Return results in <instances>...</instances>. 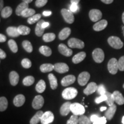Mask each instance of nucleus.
Listing matches in <instances>:
<instances>
[{"instance_id":"obj_49","label":"nucleus","mask_w":124,"mask_h":124,"mask_svg":"<svg viewBox=\"0 0 124 124\" xmlns=\"http://www.w3.org/2000/svg\"><path fill=\"white\" fill-rule=\"evenodd\" d=\"M106 118L105 117H100L98 120L93 122V124H106Z\"/></svg>"},{"instance_id":"obj_53","label":"nucleus","mask_w":124,"mask_h":124,"mask_svg":"<svg viewBox=\"0 0 124 124\" xmlns=\"http://www.w3.org/2000/svg\"><path fill=\"white\" fill-rule=\"evenodd\" d=\"M7 40V38L6 36L2 34H0V42L4 43Z\"/></svg>"},{"instance_id":"obj_36","label":"nucleus","mask_w":124,"mask_h":124,"mask_svg":"<svg viewBox=\"0 0 124 124\" xmlns=\"http://www.w3.org/2000/svg\"><path fill=\"white\" fill-rule=\"evenodd\" d=\"M35 82V78L32 76H28L24 78L23 80V83L24 86H30L32 85Z\"/></svg>"},{"instance_id":"obj_48","label":"nucleus","mask_w":124,"mask_h":124,"mask_svg":"<svg viewBox=\"0 0 124 124\" xmlns=\"http://www.w3.org/2000/svg\"><path fill=\"white\" fill-rule=\"evenodd\" d=\"M48 2V0H36L35 5L38 8H41L44 7Z\"/></svg>"},{"instance_id":"obj_56","label":"nucleus","mask_w":124,"mask_h":124,"mask_svg":"<svg viewBox=\"0 0 124 124\" xmlns=\"http://www.w3.org/2000/svg\"><path fill=\"white\" fill-rule=\"evenodd\" d=\"M49 25V23H47V22H44L42 24V27L43 28H46L47 27H48V26Z\"/></svg>"},{"instance_id":"obj_6","label":"nucleus","mask_w":124,"mask_h":124,"mask_svg":"<svg viewBox=\"0 0 124 124\" xmlns=\"http://www.w3.org/2000/svg\"><path fill=\"white\" fill-rule=\"evenodd\" d=\"M108 72L111 74L114 75L117 73L118 70V61L116 58H111L108 62Z\"/></svg>"},{"instance_id":"obj_17","label":"nucleus","mask_w":124,"mask_h":124,"mask_svg":"<svg viewBox=\"0 0 124 124\" xmlns=\"http://www.w3.org/2000/svg\"><path fill=\"white\" fill-rule=\"evenodd\" d=\"M71 105L70 102H66L62 105L60 109V113L62 116H66L69 114L71 111Z\"/></svg>"},{"instance_id":"obj_40","label":"nucleus","mask_w":124,"mask_h":124,"mask_svg":"<svg viewBox=\"0 0 124 124\" xmlns=\"http://www.w3.org/2000/svg\"><path fill=\"white\" fill-rule=\"evenodd\" d=\"M8 46L13 53H16L18 51V46L17 43L14 40H9L8 41Z\"/></svg>"},{"instance_id":"obj_32","label":"nucleus","mask_w":124,"mask_h":124,"mask_svg":"<svg viewBox=\"0 0 124 124\" xmlns=\"http://www.w3.org/2000/svg\"><path fill=\"white\" fill-rule=\"evenodd\" d=\"M39 51L42 55H44L45 56H49L52 54V50L49 46H43L39 48Z\"/></svg>"},{"instance_id":"obj_58","label":"nucleus","mask_w":124,"mask_h":124,"mask_svg":"<svg viewBox=\"0 0 124 124\" xmlns=\"http://www.w3.org/2000/svg\"><path fill=\"white\" fill-rule=\"evenodd\" d=\"M80 0H71V4H78V3L79 2Z\"/></svg>"},{"instance_id":"obj_13","label":"nucleus","mask_w":124,"mask_h":124,"mask_svg":"<svg viewBox=\"0 0 124 124\" xmlns=\"http://www.w3.org/2000/svg\"><path fill=\"white\" fill-rule=\"evenodd\" d=\"M58 50L62 55L67 57L71 56L72 54V49H70L64 44H60L59 45Z\"/></svg>"},{"instance_id":"obj_15","label":"nucleus","mask_w":124,"mask_h":124,"mask_svg":"<svg viewBox=\"0 0 124 124\" xmlns=\"http://www.w3.org/2000/svg\"><path fill=\"white\" fill-rule=\"evenodd\" d=\"M76 80L75 77L73 75H69L63 78L61 81V84L63 86H68L73 84Z\"/></svg>"},{"instance_id":"obj_43","label":"nucleus","mask_w":124,"mask_h":124,"mask_svg":"<svg viewBox=\"0 0 124 124\" xmlns=\"http://www.w3.org/2000/svg\"><path fill=\"white\" fill-rule=\"evenodd\" d=\"M21 65L25 69H29L32 66V62L29 59L25 58L21 61Z\"/></svg>"},{"instance_id":"obj_60","label":"nucleus","mask_w":124,"mask_h":124,"mask_svg":"<svg viewBox=\"0 0 124 124\" xmlns=\"http://www.w3.org/2000/svg\"><path fill=\"white\" fill-rule=\"evenodd\" d=\"M106 109H107L106 107H103V106H102V107H101V108H100V110L101 111H105V110H106Z\"/></svg>"},{"instance_id":"obj_57","label":"nucleus","mask_w":124,"mask_h":124,"mask_svg":"<svg viewBox=\"0 0 124 124\" xmlns=\"http://www.w3.org/2000/svg\"><path fill=\"white\" fill-rule=\"evenodd\" d=\"M3 7H4V1L3 0H0V10H1V12L4 9Z\"/></svg>"},{"instance_id":"obj_10","label":"nucleus","mask_w":124,"mask_h":124,"mask_svg":"<svg viewBox=\"0 0 124 124\" xmlns=\"http://www.w3.org/2000/svg\"><path fill=\"white\" fill-rule=\"evenodd\" d=\"M54 120V115L51 111H47L43 114L41 118V124H49Z\"/></svg>"},{"instance_id":"obj_28","label":"nucleus","mask_w":124,"mask_h":124,"mask_svg":"<svg viewBox=\"0 0 124 124\" xmlns=\"http://www.w3.org/2000/svg\"><path fill=\"white\" fill-rule=\"evenodd\" d=\"M48 79L50 83L51 88L52 90H55L58 87V80H57L56 78L53 74H49L48 75Z\"/></svg>"},{"instance_id":"obj_34","label":"nucleus","mask_w":124,"mask_h":124,"mask_svg":"<svg viewBox=\"0 0 124 124\" xmlns=\"http://www.w3.org/2000/svg\"><path fill=\"white\" fill-rule=\"evenodd\" d=\"M8 105V102L7 99L5 97L0 98V111H4L7 109Z\"/></svg>"},{"instance_id":"obj_37","label":"nucleus","mask_w":124,"mask_h":124,"mask_svg":"<svg viewBox=\"0 0 124 124\" xmlns=\"http://www.w3.org/2000/svg\"><path fill=\"white\" fill-rule=\"evenodd\" d=\"M22 45L24 49L27 52L31 53L33 51V46H32L31 43L28 40H24V41H23Z\"/></svg>"},{"instance_id":"obj_11","label":"nucleus","mask_w":124,"mask_h":124,"mask_svg":"<svg viewBox=\"0 0 124 124\" xmlns=\"http://www.w3.org/2000/svg\"><path fill=\"white\" fill-rule=\"evenodd\" d=\"M44 103V98L41 95H36L32 102V107L35 109H40L43 106Z\"/></svg>"},{"instance_id":"obj_23","label":"nucleus","mask_w":124,"mask_h":124,"mask_svg":"<svg viewBox=\"0 0 124 124\" xmlns=\"http://www.w3.org/2000/svg\"><path fill=\"white\" fill-rule=\"evenodd\" d=\"M44 22V21L43 20H40V21L37 23L36 26L35 33L36 36H38L39 37L43 35V34H44L45 29L43 28L42 27V24Z\"/></svg>"},{"instance_id":"obj_22","label":"nucleus","mask_w":124,"mask_h":124,"mask_svg":"<svg viewBox=\"0 0 124 124\" xmlns=\"http://www.w3.org/2000/svg\"><path fill=\"white\" fill-rule=\"evenodd\" d=\"M86 56V54L85 52H80L77 54L72 58V62L74 64H78L83 61Z\"/></svg>"},{"instance_id":"obj_20","label":"nucleus","mask_w":124,"mask_h":124,"mask_svg":"<svg viewBox=\"0 0 124 124\" xmlns=\"http://www.w3.org/2000/svg\"><path fill=\"white\" fill-rule=\"evenodd\" d=\"M19 75L16 71H12L9 74V80L12 86H16L19 81Z\"/></svg>"},{"instance_id":"obj_46","label":"nucleus","mask_w":124,"mask_h":124,"mask_svg":"<svg viewBox=\"0 0 124 124\" xmlns=\"http://www.w3.org/2000/svg\"><path fill=\"white\" fill-rule=\"evenodd\" d=\"M118 70L121 71H124V56L121 57L118 61Z\"/></svg>"},{"instance_id":"obj_54","label":"nucleus","mask_w":124,"mask_h":124,"mask_svg":"<svg viewBox=\"0 0 124 124\" xmlns=\"http://www.w3.org/2000/svg\"><path fill=\"white\" fill-rule=\"evenodd\" d=\"M102 2H103L104 4H110L113 2L114 0H101Z\"/></svg>"},{"instance_id":"obj_33","label":"nucleus","mask_w":124,"mask_h":124,"mask_svg":"<svg viewBox=\"0 0 124 124\" xmlns=\"http://www.w3.org/2000/svg\"><path fill=\"white\" fill-rule=\"evenodd\" d=\"M17 29L20 35H28L31 32V29L27 26L20 25L17 27Z\"/></svg>"},{"instance_id":"obj_12","label":"nucleus","mask_w":124,"mask_h":124,"mask_svg":"<svg viewBox=\"0 0 124 124\" xmlns=\"http://www.w3.org/2000/svg\"><path fill=\"white\" fill-rule=\"evenodd\" d=\"M54 70L60 74H64L69 71V67L64 63H56L54 65Z\"/></svg>"},{"instance_id":"obj_8","label":"nucleus","mask_w":124,"mask_h":124,"mask_svg":"<svg viewBox=\"0 0 124 124\" xmlns=\"http://www.w3.org/2000/svg\"><path fill=\"white\" fill-rule=\"evenodd\" d=\"M90 19L93 22L100 21L102 17V13L98 9H91L89 13Z\"/></svg>"},{"instance_id":"obj_3","label":"nucleus","mask_w":124,"mask_h":124,"mask_svg":"<svg viewBox=\"0 0 124 124\" xmlns=\"http://www.w3.org/2000/svg\"><path fill=\"white\" fill-rule=\"evenodd\" d=\"M85 108L82 104L79 103H73L71 105V111L76 116H81L85 114Z\"/></svg>"},{"instance_id":"obj_29","label":"nucleus","mask_w":124,"mask_h":124,"mask_svg":"<svg viewBox=\"0 0 124 124\" xmlns=\"http://www.w3.org/2000/svg\"><path fill=\"white\" fill-rule=\"evenodd\" d=\"M12 12H13V10H12L11 8L10 7H7L4 8L2 11L1 12V16L4 18H8L9 17H10L12 15Z\"/></svg>"},{"instance_id":"obj_5","label":"nucleus","mask_w":124,"mask_h":124,"mask_svg":"<svg viewBox=\"0 0 124 124\" xmlns=\"http://www.w3.org/2000/svg\"><path fill=\"white\" fill-rule=\"evenodd\" d=\"M68 46L71 48L82 49L84 48L85 43L78 39L71 38L68 41Z\"/></svg>"},{"instance_id":"obj_61","label":"nucleus","mask_w":124,"mask_h":124,"mask_svg":"<svg viewBox=\"0 0 124 124\" xmlns=\"http://www.w3.org/2000/svg\"><path fill=\"white\" fill-rule=\"evenodd\" d=\"M122 22H123L124 24V12L122 14Z\"/></svg>"},{"instance_id":"obj_64","label":"nucleus","mask_w":124,"mask_h":124,"mask_svg":"<svg viewBox=\"0 0 124 124\" xmlns=\"http://www.w3.org/2000/svg\"><path fill=\"white\" fill-rule=\"evenodd\" d=\"M123 88H124V84L123 85Z\"/></svg>"},{"instance_id":"obj_21","label":"nucleus","mask_w":124,"mask_h":124,"mask_svg":"<svg viewBox=\"0 0 124 124\" xmlns=\"http://www.w3.org/2000/svg\"><path fill=\"white\" fill-rule=\"evenodd\" d=\"M114 101L119 105L124 104V97L122 94L118 91H115L113 93Z\"/></svg>"},{"instance_id":"obj_14","label":"nucleus","mask_w":124,"mask_h":124,"mask_svg":"<svg viewBox=\"0 0 124 124\" xmlns=\"http://www.w3.org/2000/svg\"><path fill=\"white\" fill-rule=\"evenodd\" d=\"M98 87V86L97 85V83H95V82H91L84 90L83 93L86 95H89L97 91Z\"/></svg>"},{"instance_id":"obj_25","label":"nucleus","mask_w":124,"mask_h":124,"mask_svg":"<svg viewBox=\"0 0 124 124\" xmlns=\"http://www.w3.org/2000/svg\"><path fill=\"white\" fill-rule=\"evenodd\" d=\"M71 32V30L70 28H64V29H62L60 32L59 34V38L61 40H64L66 39L70 35Z\"/></svg>"},{"instance_id":"obj_50","label":"nucleus","mask_w":124,"mask_h":124,"mask_svg":"<svg viewBox=\"0 0 124 124\" xmlns=\"http://www.w3.org/2000/svg\"><path fill=\"white\" fill-rule=\"evenodd\" d=\"M78 9V6L76 4H71L70 6V10L72 13H76Z\"/></svg>"},{"instance_id":"obj_18","label":"nucleus","mask_w":124,"mask_h":124,"mask_svg":"<svg viewBox=\"0 0 124 124\" xmlns=\"http://www.w3.org/2000/svg\"><path fill=\"white\" fill-rule=\"evenodd\" d=\"M116 110H117V106L116 105H113L112 106H109V108L105 113V117L108 120H111L114 117L115 114Z\"/></svg>"},{"instance_id":"obj_52","label":"nucleus","mask_w":124,"mask_h":124,"mask_svg":"<svg viewBox=\"0 0 124 124\" xmlns=\"http://www.w3.org/2000/svg\"><path fill=\"white\" fill-rule=\"evenodd\" d=\"M7 57V54L2 49H0V58L1 59H4Z\"/></svg>"},{"instance_id":"obj_26","label":"nucleus","mask_w":124,"mask_h":124,"mask_svg":"<svg viewBox=\"0 0 124 124\" xmlns=\"http://www.w3.org/2000/svg\"><path fill=\"white\" fill-rule=\"evenodd\" d=\"M7 33L9 36L13 38H16L20 35L17 28L15 27H9L7 29Z\"/></svg>"},{"instance_id":"obj_7","label":"nucleus","mask_w":124,"mask_h":124,"mask_svg":"<svg viewBox=\"0 0 124 124\" xmlns=\"http://www.w3.org/2000/svg\"><path fill=\"white\" fill-rule=\"evenodd\" d=\"M62 16L66 23L68 24H72L74 21V16L73 13L71 10L66 9H62L61 10Z\"/></svg>"},{"instance_id":"obj_35","label":"nucleus","mask_w":124,"mask_h":124,"mask_svg":"<svg viewBox=\"0 0 124 124\" xmlns=\"http://www.w3.org/2000/svg\"><path fill=\"white\" fill-rule=\"evenodd\" d=\"M56 38V35L55 33H46L43 35V39L45 42L48 43L51 42V41H54Z\"/></svg>"},{"instance_id":"obj_2","label":"nucleus","mask_w":124,"mask_h":124,"mask_svg":"<svg viewBox=\"0 0 124 124\" xmlns=\"http://www.w3.org/2000/svg\"><path fill=\"white\" fill-rule=\"evenodd\" d=\"M108 44L114 49H121L123 47L124 43L118 37L110 36L108 38Z\"/></svg>"},{"instance_id":"obj_55","label":"nucleus","mask_w":124,"mask_h":124,"mask_svg":"<svg viewBox=\"0 0 124 124\" xmlns=\"http://www.w3.org/2000/svg\"><path fill=\"white\" fill-rule=\"evenodd\" d=\"M51 14H52V12L51 11H44L43 13V15L44 16H49L51 15Z\"/></svg>"},{"instance_id":"obj_41","label":"nucleus","mask_w":124,"mask_h":124,"mask_svg":"<svg viewBox=\"0 0 124 124\" xmlns=\"http://www.w3.org/2000/svg\"><path fill=\"white\" fill-rule=\"evenodd\" d=\"M106 95L107 96V100L105 102H106L107 104H108L109 106H112L113 105H114V102H115L114 101V97H113V94L107 91L106 93Z\"/></svg>"},{"instance_id":"obj_16","label":"nucleus","mask_w":124,"mask_h":124,"mask_svg":"<svg viewBox=\"0 0 124 124\" xmlns=\"http://www.w3.org/2000/svg\"><path fill=\"white\" fill-rule=\"evenodd\" d=\"M107 25H108V21L106 20H100L93 25V29L94 31L99 32V31H101L106 28Z\"/></svg>"},{"instance_id":"obj_42","label":"nucleus","mask_w":124,"mask_h":124,"mask_svg":"<svg viewBox=\"0 0 124 124\" xmlns=\"http://www.w3.org/2000/svg\"><path fill=\"white\" fill-rule=\"evenodd\" d=\"M90 119L87 116L82 115L79 118V124H91Z\"/></svg>"},{"instance_id":"obj_62","label":"nucleus","mask_w":124,"mask_h":124,"mask_svg":"<svg viewBox=\"0 0 124 124\" xmlns=\"http://www.w3.org/2000/svg\"><path fill=\"white\" fill-rule=\"evenodd\" d=\"M122 123L124 124V116H123V117H122Z\"/></svg>"},{"instance_id":"obj_44","label":"nucleus","mask_w":124,"mask_h":124,"mask_svg":"<svg viewBox=\"0 0 124 124\" xmlns=\"http://www.w3.org/2000/svg\"><path fill=\"white\" fill-rule=\"evenodd\" d=\"M79 124V118L78 116L74 115L71 116L70 118L67 121L66 124Z\"/></svg>"},{"instance_id":"obj_51","label":"nucleus","mask_w":124,"mask_h":124,"mask_svg":"<svg viewBox=\"0 0 124 124\" xmlns=\"http://www.w3.org/2000/svg\"><path fill=\"white\" fill-rule=\"evenodd\" d=\"M99 118H100V117H99L98 116H97V115H96V114H93V115H92V116H91V117H90V120H91V121L93 122H94L95 121H97L98 119Z\"/></svg>"},{"instance_id":"obj_47","label":"nucleus","mask_w":124,"mask_h":124,"mask_svg":"<svg viewBox=\"0 0 124 124\" xmlns=\"http://www.w3.org/2000/svg\"><path fill=\"white\" fill-rule=\"evenodd\" d=\"M107 100V96L106 94L105 95H100V97L96 98L95 99V102L97 104H99V103H101V102L103 101H106Z\"/></svg>"},{"instance_id":"obj_31","label":"nucleus","mask_w":124,"mask_h":124,"mask_svg":"<svg viewBox=\"0 0 124 124\" xmlns=\"http://www.w3.org/2000/svg\"><path fill=\"white\" fill-rule=\"evenodd\" d=\"M46 88V84L43 80H40L37 83L36 86V90L39 93H42L44 92Z\"/></svg>"},{"instance_id":"obj_63","label":"nucleus","mask_w":124,"mask_h":124,"mask_svg":"<svg viewBox=\"0 0 124 124\" xmlns=\"http://www.w3.org/2000/svg\"><path fill=\"white\" fill-rule=\"evenodd\" d=\"M122 30H123V32H124V26H122Z\"/></svg>"},{"instance_id":"obj_4","label":"nucleus","mask_w":124,"mask_h":124,"mask_svg":"<svg viewBox=\"0 0 124 124\" xmlns=\"http://www.w3.org/2000/svg\"><path fill=\"white\" fill-rule=\"evenodd\" d=\"M93 58L96 63H101L104 60L105 54L101 48H96L93 51Z\"/></svg>"},{"instance_id":"obj_38","label":"nucleus","mask_w":124,"mask_h":124,"mask_svg":"<svg viewBox=\"0 0 124 124\" xmlns=\"http://www.w3.org/2000/svg\"><path fill=\"white\" fill-rule=\"evenodd\" d=\"M35 10L33 9H30L28 8L24 10L21 14V16L23 17H31L33 16V15H35Z\"/></svg>"},{"instance_id":"obj_59","label":"nucleus","mask_w":124,"mask_h":124,"mask_svg":"<svg viewBox=\"0 0 124 124\" xmlns=\"http://www.w3.org/2000/svg\"><path fill=\"white\" fill-rule=\"evenodd\" d=\"M23 2H27L28 4H29V3H31L32 2V1L33 0H22Z\"/></svg>"},{"instance_id":"obj_45","label":"nucleus","mask_w":124,"mask_h":124,"mask_svg":"<svg viewBox=\"0 0 124 124\" xmlns=\"http://www.w3.org/2000/svg\"><path fill=\"white\" fill-rule=\"evenodd\" d=\"M97 92L99 94H100L101 95L106 94V93L107 92V91L104 85L102 84L99 85L98 87V89H97Z\"/></svg>"},{"instance_id":"obj_1","label":"nucleus","mask_w":124,"mask_h":124,"mask_svg":"<svg viewBox=\"0 0 124 124\" xmlns=\"http://www.w3.org/2000/svg\"><path fill=\"white\" fill-rule=\"evenodd\" d=\"M78 94V90L74 87H68L62 92V97L65 100H71L75 98Z\"/></svg>"},{"instance_id":"obj_19","label":"nucleus","mask_w":124,"mask_h":124,"mask_svg":"<svg viewBox=\"0 0 124 124\" xmlns=\"http://www.w3.org/2000/svg\"><path fill=\"white\" fill-rule=\"evenodd\" d=\"M25 101V97L23 94H18L15 97L13 100V104L16 107L22 106Z\"/></svg>"},{"instance_id":"obj_9","label":"nucleus","mask_w":124,"mask_h":124,"mask_svg":"<svg viewBox=\"0 0 124 124\" xmlns=\"http://www.w3.org/2000/svg\"><path fill=\"white\" fill-rule=\"evenodd\" d=\"M90 78V75L87 71H84L80 73L78 78V82L80 86H85Z\"/></svg>"},{"instance_id":"obj_24","label":"nucleus","mask_w":124,"mask_h":124,"mask_svg":"<svg viewBox=\"0 0 124 124\" xmlns=\"http://www.w3.org/2000/svg\"><path fill=\"white\" fill-rule=\"evenodd\" d=\"M29 4H28L27 2H21V4L18 5L17 7L16 8V14L18 16H21V14L24 11L25 9L28 8L29 7Z\"/></svg>"},{"instance_id":"obj_39","label":"nucleus","mask_w":124,"mask_h":124,"mask_svg":"<svg viewBox=\"0 0 124 124\" xmlns=\"http://www.w3.org/2000/svg\"><path fill=\"white\" fill-rule=\"evenodd\" d=\"M41 17V16L40 14H36V15H33V16L28 18V19L27 20L28 23L29 24H33L35 23L38 22V21L39 22L40 21Z\"/></svg>"},{"instance_id":"obj_30","label":"nucleus","mask_w":124,"mask_h":124,"mask_svg":"<svg viewBox=\"0 0 124 124\" xmlns=\"http://www.w3.org/2000/svg\"><path fill=\"white\" fill-rule=\"evenodd\" d=\"M40 71L42 72H51L53 70H54V65L52 64H49V63H46V64H43L40 66Z\"/></svg>"},{"instance_id":"obj_27","label":"nucleus","mask_w":124,"mask_h":124,"mask_svg":"<svg viewBox=\"0 0 124 124\" xmlns=\"http://www.w3.org/2000/svg\"><path fill=\"white\" fill-rule=\"evenodd\" d=\"M44 113L42 111H39L35 114V116L30 120V124H38L41 121V118Z\"/></svg>"}]
</instances>
